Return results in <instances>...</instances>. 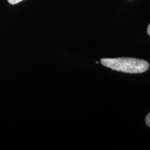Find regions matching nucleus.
Listing matches in <instances>:
<instances>
[{"mask_svg": "<svg viewBox=\"0 0 150 150\" xmlns=\"http://www.w3.org/2000/svg\"><path fill=\"white\" fill-rule=\"evenodd\" d=\"M145 123L148 127H150V112H149V113H148L147 115H146Z\"/></svg>", "mask_w": 150, "mask_h": 150, "instance_id": "obj_2", "label": "nucleus"}, {"mask_svg": "<svg viewBox=\"0 0 150 150\" xmlns=\"http://www.w3.org/2000/svg\"><path fill=\"white\" fill-rule=\"evenodd\" d=\"M101 63L105 67L119 72L139 74L147 71L149 64L145 60L134 58H115L102 59Z\"/></svg>", "mask_w": 150, "mask_h": 150, "instance_id": "obj_1", "label": "nucleus"}, {"mask_svg": "<svg viewBox=\"0 0 150 150\" xmlns=\"http://www.w3.org/2000/svg\"><path fill=\"white\" fill-rule=\"evenodd\" d=\"M147 33H148V35H149V36H150V24H149V26H148V27H147Z\"/></svg>", "mask_w": 150, "mask_h": 150, "instance_id": "obj_4", "label": "nucleus"}, {"mask_svg": "<svg viewBox=\"0 0 150 150\" xmlns=\"http://www.w3.org/2000/svg\"><path fill=\"white\" fill-rule=\"evenodd\" d=\"M22 1H23V0H8V1L11 4H16L20 3Z\"/></svg>", "mask_w": 150, "mask_h": 150, "instance_id": "obj_3", "label": "nucleus"}]
</instances>
